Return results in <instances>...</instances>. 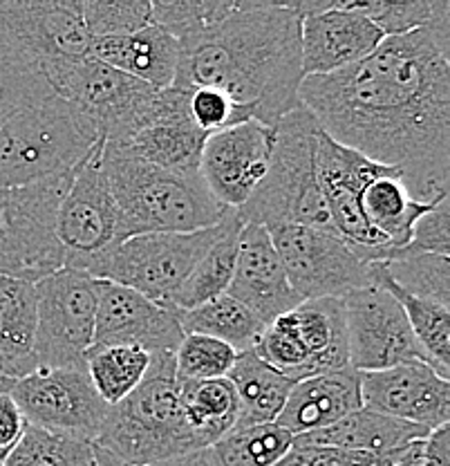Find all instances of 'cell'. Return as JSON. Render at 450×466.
Instances as JSON below:
<instances>
[{"instance_id": "obj_18", "label": "cell", "mask_w": 450, "mask_h": 466, "mask_svg": "<svg viewBox=\"0 0 450 466\" xmlns=\"http://www.w3.org/2000/svg\"><path fill=\"white\" fill-rule=\"evenodd\" d=\"M275 130L249 119L206 139L200 177L225 208H242L267 175Z\"/></svg>"}, {"instance_id": "obj_49", "label": "cell", "mask_w": 450, "mask_h": 466, "mask_svg": "<svg viewBox=\"0 0 450 466\" xmlns=\"http://www.w3.org/2000/svg\"><path fill=\"white\" fill-rule=\"evenodd\" d=\"M153 466H215V462H213L209 449H205V451H195V453L182 455V458L168 460V462H159Z\"/></svg>"}, {"instance_id": "obj_4", "label": "cell", "mask_w": 450, "mask_h": 466, "mask_svg": "<svg viewBox=\"0 0 450 466\" xmlns=\"http://www.w3.org/2000/svg\"><path fill=\"white\" fill-rule=\"evenodd\" d=\"M95 444L124 466H153L205 451L184 421L175 352L153 354L142 383L108 406Z\"/></svg>"}, {"instance_id": "obj_28", "label": "cell", "mask_w": 450, "mask_h": 466, "mask_svg": "<svg viewBox=\"0 0 450 466\" xmlns=\"http://www.w3.org/2000/svg\"><path fill=\"white\" fill-rule=\"evenodd\" d=\"M226 379L234 383L240 404L235 426L274 424L296 383L263 361L254 350L238 354Z\"/></svg>"}, {"instance_id": "obj_19", "label": "cell", "mask_w": 450, "mask_h": 466, "mask_svg": "<svg viewBox=\"0 0 450 466\" xmlns=\"http://www.w3.org/2000/svg\"><path fill=\"white\" fill-rule=\"evenodd\" d=\"M184 332L180 312L137 291L99 280L96 285L95 346H135L148 354L175 352Z\"/></svg>"}, {"instance_id": "obj_51", "label": "cell", "mask_w": 450, "mask_h": 466, "mask_svg": "<svg viewBox=\"0 0 450 466\" xmlns=\"http://www.w3.org/2000/svg\"><path fill=\"white\" fill-rule=\"evenodd\" d=\"M95 449H96V466H124V464H119L117 460L110 458L108 453H104V451H101L96 444H95Z\"/></svg>"}, {"instance_id": "obj_12", "label": "cell", "mask_w": 450, "mask_h": 466, "mask_svg": "<svg viewBox=\"0 0 450 466\" xmlns=\"http://www.w3.org/2000/svg\"><path fill=\"white\" fill-rule=\"evenodd\" d=\"M392 167H384L363 157L356 150L334 142L330 135L318 130L316 173L338 236L365 262H388L390 249L384 238L370 225L361 208L363 188Z\"/></svg>"}, {"instance_id": "obj_14", "label": "cell", "mask_w": 450, "mask_h": 466, "mask_svg": "<svg viewBox=\"0 0 450 466\" xmlns=\"http://www.w3.org/2000/svg\"><path fill=\"white\" fill-rule=\"evenodd\" d=\"M101 150L104 139L75 168L56 213V238L65 249V267H76L125 240L121 213L101 164Z\"/></svg>"}, {"instance_id": "obj_11", "label": "cell", "mask_w": 450, "mask_h": 466, "mask_svg": "<svg viewBox=\"0 0 450 466\" xmlns=\"http://www.w3.org/2000/svg\"><path fill=\"white\" fill-rule=\"evenodd\" d=\"M267 231L300 300H343L372 285V262L338 233L303 225H269Z\"/></svg>"}, {"instance_id": "obj_2", "label": "cell", "mask_w": 450, "mask_h": 466, "mask_svg": "<svg viewBox=\"0 0 450 466\" xmlns=\"http://www.w3.org/2000/svg\"><path fill=\"white\" fill-rule=\"evenodd\" d=\"M300 16L289 0H240L229 18L180 41L173 86L225 90L271 128L300 106Z\"/></svg>"}, {"instance_id": "obj_1", "label": "cell", "mask_w": 450, "mask_h": 466, "mask_svg": "<svg viewBox=\"0 0 450 466\" xmlns=\"http://www.w3.org/2000/svg\"><path fill=\"white\" fill-rule=\"evenodd\" d=\"M298 101L334 142L396 168L417 202L450 198V16L307 76Z\"/></svg>"}, {"instance_id": "obj_22", "label": "cell", "mask_w": 450, "mask_h": 466, "mask_svg": "<svg viewBox=\"0 0 450 466\" xmlns=\"http://www.w3.org/2000/svg\"><path fill=\"white\" fill-rule=\"evenodd\" d=\"M363 406L359 372L345 370L294 383L275 424L294 437L336 424Z\"/></svg>"}, {"instance_id": "obj_24", "label": "cell", "mask_w": 450, "mask_h": 466, "mask_svg": "<svg viewBox=\"0 0 450 466\" xmlns=\"http://www.w3.org/2000/svg\"><path fill=\"white\" fill-rule=\"evenodd\" d=\"M428 433V429H421V426L408 424V421H401L396 417L361 406L359 410L350 412V415L343 417L336 424L327 426V429L294 437V444L325 446V449L363 453L375 458L376 464H379L381 460L390 458L392 453L401 451L404 446L424 440Z\"/></svg>"}, {"instance_id": "obj_50", "label": "cell", "mask_w": 450, "mask_h": 466, "mask_svg": "<svg viewBox=\"0 0 450 466\" xmlns=\"http://www.w3.org/2000/svg\"><path fill=\"white\" fill-rule=\"evenodd\" d=\"M16 381V375L12 372V368L0 359V392H9V388Z\"/></svg>"}, {"instance_id": "obj_7", "label": "cell", "mask_w": 450, "mask_h": 466, "mask_svg": "<svg viewBox=\"0 0 450 466\" xmlns=\"http://www.w3.org/2000/svg\"><path fill=\"white\" fill-rule=\"evenodd\" d=\"M222 220L202 231L142 233L125 238L70 269L85 271L92 279L121 285L171 308L173 296L220 236Z\"/></svg>"}, {"instance_id": "obj_13", "label": "cell", "mask_w": 450, "mask_h": 466, "mask_svg": "<svg viewBox=\"0 0 450 466\" xmlns=\"http://www.w3.org/2000/svg\"><path fill=\"white\" fill-rule=\"evenodd\" d=\"M25 424L95 441L108 406L96 395L88 372L75 368H36L9 388Z\"/></svg>"}, {"instance_id": "obj_29", "label": "cell", "mask_w": 450, "mask_h": 466, "mask_svg": "<svg viewBox=\"0 0 450 466\" xmlns=\"http://www.w3.org/2000/svg\"><path fill=\"white\" fill-rule=\"evenodd\" d=\"M242 229V218L238 208H231L222 220V231L215 242L206 249V254L193 267L191 276L173 296L171 308L177 312H188L193 308L209 303V300L225 296L234 279L235 258H238V238Z\"/></svg>"}, {"instance_id": "obj_10", "label": "cell", "mask_w": 450, "mask_h": 466, "mask_svg": "<svg viewBox=\"0 0 450 466\" xmlns=\"http://www.w3.org/2000/svg\"><path fill=\"white\" fill-rule=\"evenodd\" d=\"M96 285L79 269L63 267L34 285L36 294V368L85 370V357L95 339Z\"/></svg>"}, {"instance_id": "obj_31", "label": "cell", "mask_w": 450, "mask_h": 466, "mask_svg": "<svg viewBox=\"0 0 450 466\" xmlns=\"http://www.w3.org/2000/svg\"><path fill=\"white\" fill-rule=\"evenodd\" d=\"M180 381V401L184 421L200 449H211L229 431L235 429L240 415L238 395L229 379H209V381Z\"/></svg>"}, {"instance_id": "obj_34", "label": "cell", "mask_w": 450, "mask_h": 466, "mask_svg": "<svg viewBox=\"0 0 450 466\" xmlns=\"http://www.w3.org/2000/svg\"><path fill=\"white\" fill-rule=\"evenodd\" d=\"M150 359L153 354L135 346H95L85 357V372L105 406H115L142 383Z\"/></svg>"}, {"instance_id": "obj_17", "label": "cell", "mask_w": 450, "mask_h": 466, "mask_svg": "<svg viewBox=\"0 0 450 466\" xmlns=\"http://www.w3.org/2000/svg\"><path fill=\"white\" fill-rule=\"evenodd\" d=\"M0 36L41 67L90 55L81 0H0Z\"/></svg>"}, {"instance_id": "obj_5", "label": "cell", "mask_w": 450, "mask_h": 466, "mask_svg": "<svg viewBox=\"0 0 450 466\" xmlns=\"http://www.w3.org/2000/svg\"><path fill=\"white\" fill-rule=\"evenodd\" d=\"M274 130L267 175L249 202L238 208L242 222L303 225L336 233L316 173L318 121L298 106Z\"/></svg>"}, {"instance_id": "obj_23", "label": "cell", "mask_w": 450, "mask_h": 466, "mask_svg": "<svg viewBox=\"0 0 450 466\" xmlns=\"http://www.w3.org/2000/svg\"><path fill=\"white\" fill-rule=\"evenodd\" d=\"M90 56L155 90H166L175 84L180 41L150 23L133 34L96 38L90 46Z\"/></svg>"}, {"instance_id": "obj_52", "label": "cell", "mask_w": 450, "mask_h": 466, "mask_svg": "<svg viewBox=\"0 0 450 466\" xmlns=\"http://www.w3.org/2000/svg\"><path fill=\"white\" fill-rule=\"evenodd\" d=\"M0 466H3V462H0Z\"/></svg>"}, {"instance_id": "obj_21", "label": "cell", "mask_w": 450, "mask_h": 466, "mask_svg": "<svg viewBox=\"0 0 450 466\" xmlns=\"http://www.w3.org/2000/svg\"><path fill=\"white\" fill-rule=\"evenodd\" d=\"M226 294L251 309L265 328L303 303L289 283L267 227L260 222H242L238 258Z\"/></svg>"}, {"instance_id": "obj_37", "label": "cell", "mask_w": 450, "mask_h": 466, "mask_svg": "<svg viewBox=\"0 0 450 466\" xmlns=\"http://www.w3.org/2000/svg\"><path fill=\"white\" fill-rule=\"evenodd\" d=\"M3 466H96L95 441L25 426Z\"/></svg>"}, {"instance_id": "obj_45", "label": "cell", "mask_w": 450, "mask_h": 466, "mask_svg": "<svg viewBox=\"0 0 450 466\" xmlns=\"http://www.w3.org/2000/svg\"><path fill=\"white\" fill-rule=\"evenodd\" d=\"M274 466H376V460L363 453H350L325 446L292 444L283 460Z\"/></svg>"}, {"instance_id": "obj_26", "label": "cell", "mask_w": 450, "mask_h": 466, "mask_svg": "<svg viewBox=\"0 0 450 466\" xmlns=\"http://www.w3.org/2000/svg\"><path fill=\"white\" fill-rule=\"evenodd\" d=\"M209 137L211 135L202 133L191 119H162L150 121L124 142L108 146L153 167L195 177L200 175V157Z\"/></svg>"}, {"instance_id": "obj_3", "label": "cell", "mask_w": 450, "mask_h": 466, "mask_svg": "<svg viewBox=\"0 0 450 466\" xmlns=\"http://www.w3.org/2000/svg\"><path fill=\"white\" fill-rule=\"evenodd\" d=\"M101 164L121 213L124 238L202 231L229 213L211 196L200 175L191 177L153 167L108 144L101 150Z\"/></svg>"}, {"instance_id": "obj_8", "label": "cell", "mask_w": 450, "mask_h": 466, "mask_svg": "<svg viewBox=\"0 0 450 466\" xmlns=\"http://www.w3.org/2000/svg\"><path fill=\"white\" fill-rule=\"evenodd\" d=\"M72 175L75 171L30 187L0 188V276L36 285L65 267L56 213Z\"/></svg>"}, {"instance_id": "obj_9", "label": "cell", "mask_w": 450, "mask_h": 466, "mask_svg": "<svg viewBox=\"0 0 450 466\" xmlns=\"http://www.w3.org/2000/svg\"><path fill=\"white\" fill-rule=\"evenodd\" d=\"M43 72L52 92L84 116L105 144L128 139L144 124L157 92L90 55L52 63Z\"/></svg>"}, {"instance_id": "obj_41", "label": "cell", "mask_w": 450, "mask_h": 466, "mask_svg": "<svg viewBox=\"0 0 450 466\" xmlns=\"http://www.w3.org/2000/svg\"><path fill=\"white\" fill-rule=\"evenodd\" d=\"M238 354L240 352L217 339L184 334L182 343L175 350L177 379H188V381L225 379L234 368Z\"/></svg>"}, {"instance_id": "obj_25", "label": "cell", "mask_w": 450, "mask_h": 466, "mask_svg": "<svg viewBox=\"0 0 450 466\" xmlns=\"http://www.w3.org/2000/svg\"><path fill=\"white\" fill-rule=\"evenodd\" d=\"M285 319L307 352V379L350 368L343 300H303L296 309L285 314Z\"/></svg>"}, {"instance_id": "obj_39", "label": "cell", "mask_w": 450, "mask_h": 466, "mask_svg": "<svg viewBox=\"0 0 450 466\" xmlns=\"http://www.w3.org/2000/svg\"><path fill=\"white\" fill-rule=\"evenodd\" d=\"M238 7L240 0H157L150 3V23L184 41L222 23Z\"/></svg>"}, {"instance_id": "obj_46", "label": "cell", "mask_w": 450, "mask_h": 466, "mask_svg": "<svg viewBox=\"0 0 450 466\" xmlns=\"http://www.w3.org/2000/svg\"><path fill=\"white\" fill-rule=\"evenodd\" d=\"M25 420H23L12 395L0 392V462H5L7 455L16 449L23 433H25Z\"/></svg>"}, {"instance_id": "obj_38", "label": "cell", "mask_w": 450, "mask_h": 466, "mask_svg": "<svg viewBox=\"0 0 450 466\" xmlns=\"http://www.w3.org/2000/svg\"><path fill=\"white\" fill-rule=\"evenodd\" d=\"M350 12L361 14L385 38L405 36L417 29L430 27L450 16V0H372V3H345Z\"/></svg>"}, {"instance_id": "obj_40", "label": "cell", "mask_w": 450, "mask_h": 466, "mask_svg": "<svg viewBox=\"0 0 450 466\" xmlns=\"http://www.w3.org/2000/svg\"><path fill=\"white\" fill-rule=\"evenodd\" d=\"M392 283L419 299L450 308V258L437 254H401L384 262Z\"/></svg>"}, {"instance_id": "obj_42", "label": "cell", "mask_w": 450, "mask_h": 466, "mask_svg": "<svg viewBox=\"0 0 450 466\" xmlns=\"http://www.w3.org/2000/svg\"><path fill=\"white\" fill-rule=\"evenodd\" d=\"M81 16L92 41L133 34L150 25V0H81Z\"/></svg>"}, {"instance_id": "obj_47", "label": "cell", "mask_w": 450, "mask_h": 466, "mask_svg": "<svg viewBox=\"0 0 450 466\" xmlns=\"http://www.w3.org/2000/svg\"><path fill=\"white\" fill-rule=\"evenodd\" d=\"M419 458L425 466H450V424L437 426L419 440Z\"/></svg>"}, {"instance_id": "obj_16", "label": "cell", "mask_w": 450, "mask_h": 466, "mask_svg": "<svg viewBox=\"0 0 450 466\" xmlns=\"http://www.w3.org/2000/svg\"><path fill=\"white\" fill-rule=\"evenodd\" d=\"M294 12L300 16L303 79L345 70L370 56L385 38L343 0H296Z\"/></svg>"}, {"instance_id": "obj_27", "label": "cell", "mask_w": 450, "mask_h": 466, "mask_svg": "<svg viewBox=\"0 0 450 466\" xmlns=\"http://www.w3.org/2000/svg\"><path fill=\"white\" fill-rule=\"evenodd\" d=\"M439 202H417L404 184V175L396 168L372 179L361 196V208L367 225L385 240L390 258L404 249L413 238V229L424 213Z\"/></svg>"}, {"instance_id": "obj_6", "label": "cell", "mask_w": 450, "mask_h": 466, "mask_svg": "<svg viewBox=\"0 0 450 466\" xmlns=\"http://www.w3.org/2000/svg\"><path fill=\"white\" fill-rule=\"evenodd\" d=\"M99 135L61 96L23 110L0 126V188H21L70 173Z\"/></svg>"}, {"instance_id": "obj_15", "label": "cell", "mask_w": 450, "mask_h": 466, "mask_svg": "<svg viewBox=\"0 0 450 466\" xmlns=\"http://www.w3.org/2000/svg\"><path fill=\"white\" fill-rule=\"evenodd\" d=\"M350 368L379 372L410 361H428L419 348L404 308L381 285L352 291L343 299Z\"/></svg>"}, {"instance_id": "obj_33", "label": "cell", "mask_w": 450, "mask_h": 466, "mask_svg": "<svg viewBox=\"0 0 450 466\" xmlns=\"http://www.w3.org/2000/svg\"><path fill=\"white\" fill-rule=\"evenodd\" d=\"M180 325L184 334L217 339L234 348L235 352L254 350L265 329L263 320L229 294L217 296L188 312H180Z\"/></svg>"}, {"instance_id": "obj_44", "label": "cell", "mask_w": 450, "mask_h": 466, "mask_svg": "<svg viewBox=\"0 0 450 466\" xmlns=\"http://www.w3.org/2000/svg\"><path fill=\"white\" fill-rule=\"evenodd\" d=\"M437 254L450 258V200L435 204L428 213L419 218L413 229V238L404 249L395 254ZM392 258V260H395ZM390 262V260H388Z\"/></svg>"}, {"instance_id": "obj_48", "label": "cell", "mask_w": 450, "mask_h": 466, "mask_svg": "<svg viewBox=\"0 0 450 466\" xmlns=\"http://www.w3.org/2000/svg\"><path fill=\"white\" fill-rule=\"evenodd\" d=\"M379 464H390V466H425L419 458V440L413 441V444L404 446L401 451L392 453L390 458L381 460Z\"/></svg>"}, {"instance_id": "obj_35", "label": "cell", "mask_w": 450, "mask_h": 466, "mask_svg": "<svg viewBox=\"0 0 450 466\" xmlns=\"http://www.w3.org/2000/svg\"><path fill=\"white\" fill-rule=\"evenodd\" d=\"M294 435L278 424L235 426L211 446L215 466H274L292 449Z\"/></svg>"}, {"instance_id": "obj_30", "label": "cell", "mask_w": 450, "mask_h": 466, "mask_svg": "<svg viewBox=\"0 0 450 466\" xmlns=\"http://www.w3.org/2000/svg\"><path fill=\"white\" fill-rule=\"evenodd\" d=\"M36 294L34 285L0 276V359L16 379L36 370Z\"/></svg>"}, {"instance_id": "obj_20", "label": "cell", "mask_w": 450, "mask_h": 466, "mask_svg": "<svg viewBox=\"0 0 450 466\" xmlns=\"http://www.w3.org/2000/svg\"><path fill=\"white\" fill-rule=\"evenodd\" d=\"M363 406L421 429L450 420V383L430 363L410 361L379 372H359Z\"/></svg>"}, {"instance_id": "obj_43", "label": "cell", "mask_w": 450, "mask_h": 466, "mask_svg": "<svg viewBox=\"0 0 450 466\" xmlns=\"http://www.w3.org/2000/svg\"><path fill=\"white\" fill-rule=\"evenodd\" d=\"M188 90V116L193 124L206 135H215L220 130L238 126L242 121H249V110L235 104L225 90L217 87L200 86L186 87Z\"/></svg>"}, {"instance_id": "obj_32", "label": "cell", "mask_w": 450, "mask_h": 466, "mask_svg": "<svg viewBox=\"0 0 450 466\" xmlns=\"http://www.w3.org/2000/svg\"><path fill=\"white\" fill-rule=\"evenodd\" d=\"M372 283L381 285L396 299V303L404 308L410 329L417 339L419 348L428 357L430 366L442 377H450V308L439 305L435 300L419 299L408 294L399 285L392 283L385 271L384 262H372Z\"/></svg>"}, {"instance_id": "obj_36", "label": "cell", "mask_w": 450, "mask_h": 466, "mask_svg": "<svg viewBox=\"0 0 450 466\" xmlns=\"http://www.w3.org/2000/svg\"><path fill=\"white\" fill-rule=\"evenodd\" d=\"M52 95L43 67L0 36V126Z\"/></svg>"}]
</instances>
